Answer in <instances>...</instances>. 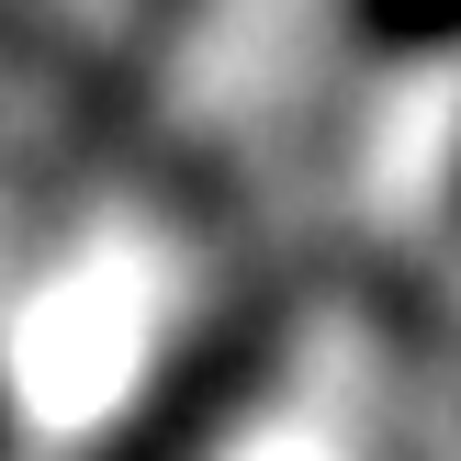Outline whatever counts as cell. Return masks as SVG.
Instances as JSON below:
<instances>
[{"mask_svg": "<svg viewBox=\"0 0 461 461\" xmlns=\"http://www.w3.org/2000/svg\"><path fill=\"white\" fill-rule=\"evenodd\" d=\"M349 23L383 57H450L461 45V0H349Z\"/></svg>", "mask_w": 461, "mask_h": 461, "instance_id": "1", "label": "cell"}]
</instances>
